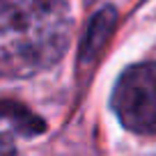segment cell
I'll return each instance as SVG.
<instances>
[{
    "mask_svg": "<svg viewBox=\"0 0 156 156\" xmlns=\"http://www.w3.org/2000/svg\"><path fill=\"white\" fill-rule=\"evenodd\" d=\"M69 37L67 0H0V76L28 78L51 69Z\"/></svg>",
    "mask_w": 156,
    "mask_h": 156,
    "instance_id": "obj_1",
    "label": "cell"
},
{
    "mask_svg": "<svg viewBox=\"0 0 156 156\" xmlns=\"http://www.w3.org/2000/svg\"><path fill=\"white\" fill-rule=\"evenodd\" d=\"M112 110L133 133H156V62L129 67L112 87Z\"/></svg>",
    "mask_w": 156,
    "mask_h": 156,
    "instance_id": "obj_2",
    "label": "cell"
},
{
    "mask_svg": "<svg viewBox=\"0 0 156 156\" xmlns=\"http://www.w3.org/2000/svg\"><path fill=\"white\" fill-rule=\"evenodd\" d=\"M0 156H16L14 140H12L5 131H0Z\"/></svg>",
    "mask_w": 156,
    "mask_h": 156,
    "instance_id": "obj_3",
    "label": "cell"
}]
</instances>
